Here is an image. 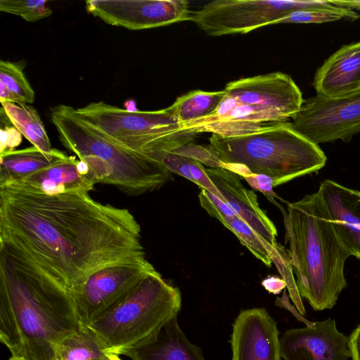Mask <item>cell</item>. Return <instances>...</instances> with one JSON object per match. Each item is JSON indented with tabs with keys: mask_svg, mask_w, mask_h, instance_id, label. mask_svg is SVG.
<instances>
[{
	"mask_svg": "<svg viewBox=\"0 0 360 360\" xmlns=\"http://www.w3.org/2000/svg\"><path fill=\"white\" fill-rule=\"evenodd\" d=\"M0 240L70 289L105 266L146 257L141 226L128 209L88 193L49 195L17 183L0 186Z\"/></svg>",
	"mask_w": 360,
	"mask_h": 360,
	"instance_id": "obj_1",
	"label": "cell"
},
{
	"mask_svg": "<svg viewBox=\"0 0 360 360\" xmlns=\"http://www.w3.org/2000/svg\"><path fill=\"white\" fill-rule=\"evenodd\" d=\"M82 327L70 288L0 240V340L11 357L56 360L58 344Z\"/></svg>",
	"mask_w": 360,
	"mask_h": 360,
	"instance_id": "obj_2",
	"label": "cell"
},
{
	"mask_svg": "<svg viewBox=\"0 0 360 360\" xmlns=\"http://www.w3.org/2000/svg\"><path fill=\"white\" fill-rule=\"evenodd\" d=\"M288 255L296 285L315 311L330 309L346 288L344 267L352 256L317 191L282 210Z\"/></svg>",
	"mask_w": 360,
	"mask_h": 360,
	"instance_id": "obj_3",
	"label": "cell"
},
{
	"mask_svg": "<svg viewBox=\"0 0 360 360\" xmlns=\"http://www.w3.org/2000/svg\"><path fill=\"white\" fill-rule=\"evenodd\" d=\"M209 141L225 168L241 178L250 173L268 176L274 187L319 171L327 160L319 145L288 122L241 135L212 134Z\"/></svg>",
	"mask_w": 360,
	"mask_h": 360,
	"instance_id": "obj_4",
	"label": "cell"
},
{
	"mask_svg": "<svg viewBox=\"0 0 360 360\" xmlns=\"http://www.w3.org/2000/svg\"><path fill=\"white\" fill-rule=\"evenodd\" d=\"M51 119L61 143L86 165L95 184L113 185L136 195L159 188L170 180V172L161 162L96 134L77 118L73 107L55 106Z\"/></svg>",
	"mask_w": 360,
	"mask_h": 360,
	"instance_id": "obj_5",
	"label": "cell"
},
{
	"mask_svg": "<svg viewBox=\"0 0 360 360\" xmlns=\"http://www.w3.org/2000/svg\"><path fill=\"white\" fill-rule=\"evenodd\" d=\"M181 308L179 289L155 270L88 327L110 354L123 355L153 340Z\"/></svg>",
	"mask_w": 360,
	"mask_h": 360,
	"instance_id": "obj_6",
	"label": "cell"
},
{
	"mask_svg": "<svg viewBox=\"0 0 360 360\" xmlns=\"http://www.w3.org/2000/svg\"><path fill=\"white\" fill-rule=\"evenodd\" d=\"M75 113L100 136L152 159L192 143L198 134L195 129L183 126L169 107L130 111L98 101L75 108Z\"/></svg>",
	"mask_w": 360,
	"mask_h": 360,
	"instance_id": "obj_7",
	"label": "cell"
},
{
	"mask_svg": "<svg viewBox=\"0 0 360 360\" xmlns=\"http://www.w3.org/2000/svg\"><path fill=\"white\" fill-rule=\"evenodd\" d=\"M332 0H214L191 13L190 21L211 37L247 34L295 11L336 8Z\"/></svg>",
	"mask_w": 360,
	"mask_h": 360,
	"instance_id": "obj_8",
	"label": "cell"
},
{
	"mask_svg": "<svg viewBox=\"0 0 360 360\" xmlns=\"http://www.w3.org/2000/svg\"><path fill=\"white\" fill-rule=\"evenodd\" d=\"M155 270L146 257H138L105 266L79 285L70 289L82 326L88 327Z\"/></svg>",
	"mask_w": 360,
	"mask_h": 360,
	"instance_id": "obj_9",
	"label": "cell"
},
{
	"mask_svg": "<svg viewBox=\"0 0 360 360\" xmlns=\"http://www.w3.org/2000/svg\"><path fill=\"white\" fill-rule=\"evenodd\" d=\"M292 119L295 130L315 144L350 141L360 132V91L342 98L316 95Z\"/></svg>",
	"mask_w": 360,
	"mask_h": 360,
	"instance_id": "obj_10",
	"label": "cell"
},
{
	"mask_svg": "<svg viewBox=\"0 0 360 360\" xmlns=\"http://www.w3.org/2000/svg\"><path fill=\"white\" fill-rule=\"evenodd\" d=\"M88 13L107 24L140 30L190 20L186 0H89Z\"/></svg>",
	"mask_w": 360,
	"mask_h": 360,
	"instance_id": "obj_11",
	"label": "cell"
},
{
	"mask_svg": "<svg viewBox=\"0 0 360 360\" xmlns=\"http://www.w3.org/2000/svg\"><path fill=\"white\" fill-rule=\"evenodd\" d=\"M224 90L238 103L276 109L288 118L300 110L304 101L292 77L281 72L232 81Z\"/></svg>",
	"mask_w": 360,
	"mask_h": 360,
	"instance_id": "obj_12",
	"label": "cell"
},
{
	"mask_svg": "<svg viewBox=\"0 0 360 360\" xmlns=\"http://www.w3.org/2000/svg\"><path fill=\"white\" fill-rule=\"evenodd\" d=\"M348 342L349 337L328 318L312 326L285 330L280 338L281 356L284 360H348Z\"/></svg>",
	"mask_w": 360,
	"mask_h": 360,
	"instance_id": "obj_13",
	"label": "cell"
},
{
	"mask_svg": "<svg viewBox=\"0 0 360 360\" xmlns=\"http://www.w3.org/2000/svg\"><path fill=\"white\" fill-rule=\"evenodd\" d=\"M231 360H281L277 323L264 308L242 310L230 340Z\"/></svg>",
	"mask_w": 360,
	"mask_h": 360,
	"instance_id": "obj_14",
	"label": "cell"
},
{
	"mask_svg": "<svg viewBox=\"0 0 360 360\" xmlns=\"http://www.w3.org/2000/svg\"><path fill=\"white\" fill-rule=\"evenodd\" d=\"M205 172L223 196L224 202L274 250L278 251L276 228L259 207L255 193L243 184L241 177L225 167L205 168Z\"/></svg>",
	"mask_w": 360,
	"mask_h": 360,
	"instance_id": "obj_15",
	"label": "cell"
},
{
	"mask_svg": "<svg viewBox=\"0 0 360 360\" xmlns=\"http://www.w3.org/2000/svg\"><path fill=\"white\" fill-rule=\"evenodd\" d=\"M288 119L276 109L238 103L226 94L212 115L190 127L198 134L210 132L221 136H236L256 131L276 122H287Z\"/></svg>",
	"mask_w": 360,
	"mask_h": 360,
	"instance_id": "obj_16",
	"label": "cell"
},
{
	"mask_svg": "<svg viewBox=\"0 0 360 360\" xmlns=\"http://www.w3.org/2000/svg\"><path fill=\"white\" fill-rule=\"evenodd\" d=\"M316 95L342 98L360 91V41L346 44L327 58L314 75Z\"/></svg>",
	"mask_w": 360,
	"mask_h": 360,
	"instance_id": "obj_17",
	"label": "cell"
},
{
	"mask_svg": "<svg viewBox=\"0 0 360 360\" xmlns=\"http://www.w3.org/2000/svg\"><path fill=\"white\" fill-rule=\"evenodd\" d=\"M318 191L352 255L360 260V191L326 179Z\"/></svg>",
	"mask_w": 360,
	"mask_h": 360,
	"instance_id": "obj_18",
	"label": "cell"
},
{
	"mask_svg": "<svg viewBox=\"0 0 360 360\" xmlns=\"http://www.w3.org/2000/svg\"><path fill=\"white\" fill-rule=\"evenodd\" d=\"M123 355L131 360H206L202 349L181 329L177 316L166 323L153 340Z\"/></svg>",
	"mask_w": 360,
	"mask_h": 360,
	"instance_id": "obj_19",
	"label": "cell"
},
{
	"mask_svg": "<svg viewBox=\"0 0 360 360\" xmlns=\"http://www.w3.org/2000/svg\"><path fill=\"white\" fill-rule=\"evenodd\" d=\"M79 160L69 156L17 182L37 193L53 195L92 191L95 185L78 169Z\"/></svg>",
	"mask_w": 360,
	"mask_h": 360,
	"instance_id": "obj_20",
	"label": "cell"
},
{
	"mask_svg": "<svg viewBox=\"0 0 360 360\" xmlns=\"http://www.w3.org/2000/svg\"><path fill=\"white\" fill-rule=\"evenodd\" d=\"M68 157L56 148L44 153L34 146L0 153V186L21 181Z\"/></svg>",
	"mask_w": 360,
	"mask_h": 360,
	"instance_id": "obj_21",
	"label": "cell"
},
{
	"mask_svg": "<svg viewBox=\"0 0 360 360\" xmlns=\"http://www.w3.org/2000/svg\"><path fill=\"white\" fill-rule=\"evenodd\" d=\"M225 96L224 90H194L177 97L169 108L183 126L190 127L212 115Z\"/></svg>",
	"mask_w": 360,
	"mask_h": 360,
	"instance_id": "obj_22",
	"label": "cell"
},
{
	"mask_svg": "<svg viewBox=\"0 0 360 360\" xmlns=\"http://www.w3.org/2000/svg\"><path fill=\"white\" fill-rule=\"evenodd\" d=\"M1 106L11 124L32 146L44 153L53 150L45 126L33 106L12 103H3Z\"/></svg>",
	"mask_w": 360,
	"mask_h": 360,
	"instance_id": "obj_23",
	"label": "cell"
},
{
	"mask_svg": "<svg viewBox=\"0 0 360 360\" xmlns=\"http://www.w3.org/2000/svg\"><path fill=\"white\" fill-rule=\"evenodd\" d=\"M110 356L89 327H82L65 338L56 349V360H109Z\"/></svg>",
	"mask_w": 360,
	"mask_h": 360,
	"instance_id": "obj_24",
	"label": "cell"
},
{
	"mask_svg": "<svg viewBox=\"0 0 360 360\" xmlns=\"http://www.w3.org/2000/svg\"><path fill=\"white\" fill-rule=\"evenodd\" d=\"M153 159L161 162L170 172L191 181L201 189L210 191L224 202L223 196L210 179L200 162L172 152L158 154Z\"/></svg>",
	"mask_w": 360,
	"mask_h": 360,
	"instance_id": "obj_25",
	"label": "cell"
},
{
	"mask_svg": "<svg viewBox=\"0 0 360 360\" xmlns=\"http://www.w3.org/2000/svg\"><path fill=\"white\" fill-rule=\"evenodd\" d=\"M228 229L233 233L243 245L268 267L279 257L278 245V251L274 250L240 217L232 219Z\"/></svg>",
	"mask_w": 360,
	"mask_h": 360,
	"instance_id": "obj_26",
	"label": "cell"
},
{
	"mask_svg": "<svg viewBox=\"0 0 360 360\" xmlns=\"http://www.w3.org/2000/svg\"><path fill=\"white\" fill-rule=\"evenodd\" d=\"M360 18L356 11L342 8H313L295 11L279 20L276 24L281 23H323L341 19L354 21Z\"/></svg>",
	"mask_w": 360,
	"mask_h": 360,
	"instance_id": "obj_27",
	"label": "cell"
},
{
	"mask_svg": "<svg viewBox=\"0 0 360 360\" xmlns=\"http://www.w3.org/2000/svg\"><path fill=\"white\" fill-rule=\"evenodd\" d=\"M0 82L17 95L24 103L34 102L35 93L27 79L22 67L8 60L0 61Z\"/></svg>",
	"mask_w": 360,
	"mask_h": 360,
	"instance_id": "obj_28",
	"label": "cell"
},
{
	"mask_svg": "<svg viewBox=\"0 0 360 360\" xmlns=\"http://www.w3.org/2000/svg\"><path fill=\"white\" fill-rule=\"evenodd\" d=\"M1 12L18 15L27 22H36L52 14L47 1L1 0Z\"/></svg>",
	"mask_w": 360,
	"mask_h": 360,
	"instance_id": "obj_29",
	"label": "cell"
},
{
	"mask_svg": "<svg viewBox=\"0 0 360 360\" xmlns=\"http://www.w3.org/2000/svg\"><path fill=\"white\" fill-rule=\"evenodd\" d=\"M198 198L200 206L226 229L229 228L231 220L238 217L237 214L226 203L207 190L201 189Z\"/></svg>",
	"mask_w": 360,
	"mask_h": 360,
	"instance_id": "obj_30",
	"label": "cell"
},
{
	"mask_svg": "<svg viewBox=\"0 0 360 360\" xmlns=\"http://www.w3.org/2000/svg\"><path fill=\"white\" fill-rule=\"evenodd\" d=\"M172 153L195 159L211 168L224 167L217 153L210 145H197L192 142L176 148Z\"/></svg>",
	"mask_w": 360,
	"mask_h": 360,
	"instance_id": "obj_31",
	"label": "cell"
},
{
	"mask_svg": "<svg viewBox=\"0 0 360 360\" xmlns=\"http://www.w3.org/2000/svg\"><path fill=\"white\" fill-rule=\"evenodd\" d=\"M243 178L252 188L262 193L271 202L276 204L281 210H283L275 200V198L278 196L273 191L274 184L269 176L250 173L244 175Z\"/></svg>",
	"mask_w": 360,
	"mask_h": 360,
	"instance_id": "obj_32",
	"label": "cell"
},
{
	"mask_svg": "<svg viewBox=\"0 0 360 360\" xmlns=\"http://www.w3.org/2000/svg\"><path fill=\"white\" fill-rule=\"evenodd\" d=\"M22 141L21 133L13 126L0 129V153L15 150Z\"/></svg>",
	"mask_w": 360,
	"mask_h": 360,
	"instance_id": "obj_33",
	"label": "cell"
},
{
	"mask_svg": "<svg viewBox=\"0 0 360 360\" xmlns=\"http://www.w3.org/2000/svg\"><path fill=\"white\" fill-rule=\"evenodd\" d=\"M348 347L352 360H360V324L349 335Z\"/></svg>",
	"mask_w": 360,
	"mask_h": 360,
	"instance_id": "obj_34",
	"label": "cell"
},
{
	"mask_svg": "<svg viewBox=\"0 0 360 360\" xmlns=\"http://www.w3.org/2000/svg\"><path fill=\"white\" fill-rule=\"evenodd\" d=\"M262 285L270 293L279 294L285 287L286 282L284 279L276 276H269L262 281Z\"/></svg>",
	"mask_w": 360,
	"mask_h": 360,
	"instance_id": "obj_35",
	"label": "cell"
},
{
	"mask_svg": "<svg viewBox=\"0 0 360 360\" xmlns=\"http://www.w3.org/2000/svg\"><path fill=\"white\" fill-rule=\"evenodd\" d=\"M276 303L278 305L285 307L289 310L298 319V321L303 322L306 326H312L314 324V321H309L306 319L302 315H301L295 307L290 304L288 297L285 292L282 297L277 299Z\"/></svg>",
	"mask_w": 360,
	"mask_h": 360,
	"instance_id": "obj_36",
	"label": "cell"
},
{
	"mask_svg": "<svg viewBox=\"0 0 360 360\" xmlns=\"http://www.w3.org/2000/svg\"><path fill=\"white\" fill-rule=\"evenodd\" d=\"M0 102L12 103H24L14 93L11 91L3 83L0 82Z\"/></svg>",
	"mask_w": 360,
	"mask_h": 360,
	"instance_id": "obj_37",
	"label": "cell"
},
{
	"mask_svg": "<svg viewBox=\"0 0 360 360\" xmlns=\"http://www.w3.org/2000/svg\"><path fill=\"white\" fill-rule=\"evenodd\" d=\"M333 3L338 7L352 11H360V0L340 1L332 0Z\"/></svg>",
	"mask_w": 360,
	"mask_h": 360,
	"instance_id": "obj_38",
	"label": "cell"
},
{
	"mask_svg": "<svg viewBox=\"0 0 360 360\" xmlns=\"http://www.w3.org/2000/svg\"><path fill=\"white\" fill-rule=\"evenodd\" d=\"M109 360H122L118 355L111 354Z\"/></svg>",
	"mask_w": 360,
	"mask_h": 360,
	"instance_id": "obj_39",
	"label": "cell"
},
{
	"mask_svg": "<svg viewBox=\"0 0 360 360\" xmlns=\"http://www.w3.org/2000/svg\"><path fill=\"white\" fill-rule=\"evenodd\" d=\"M9 360H23V359H18V358H13V357H11L10 358Z\"/></svg>",
	"mask_w": 360,
	"mask_h": 360,
	"instance_id": "obj_40",
	"label": "cell"
}]
</instances>
